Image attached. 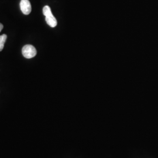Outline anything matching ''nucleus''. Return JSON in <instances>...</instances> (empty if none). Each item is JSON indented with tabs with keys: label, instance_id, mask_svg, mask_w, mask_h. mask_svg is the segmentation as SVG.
I'll return each instance as SVG.
<instances>
[{
	"label": "nucleus",
	"instance_id": "obj_1",
	"mask_svg": "<svg viewBox=\"0 0 158 158\" xmlns=\"http://www.w3.org/2000/svg\"><path fill=\"white\" fill-rule=\"evenodd\" d=\"M43 14L45 16L46 23L52 28L55 27L57 24L56 19L53 16L51 11V8L49 6H46L43 8Z\"/></svg>",
	"mask_w": 158,
	"mask_h": 158
},
{
	"label": "nucleus",
	"instance_id": "obj_2",
	"mask_svg": "<svg viewBox=\"0 0 158 158\" xmlns=\"http://www.w3.org/2000/svg\"><path fill=\"white\" fill-rule=\"evenodd\" d=\"M23 56L27 59H31L36 55L37 51L34 46L27 45L23 47L22 49Z\"/></svg>",
	"mask_w": 158,
	"mask_h": 158
},
{
	"label": "nucleus",
	"instance_id": "obj_3",
	"mask_svg": "<svg viewBox=\"0 0 158 158\" xmlns=\"http://www.w3.org/2000/svg\"><path fill=\"white\" fill-rule=\"evenodd\" d=\"M20 8L23 14L29 15L32 10V7L29 1L21 0L20 2Z\"/></svg>",
	"mask_w": 158,
	"mask_h": 158
},
{
	"label": "nucleus",
	"instance_id": "obj_4",
	"mask_svg": "<svg viewBox=\"0 0 158 158\" xmlns=\"http://www.w3.org/2000/svg\"><path fill=\"white\" fill-rule=\"evenodd\" d=\"M6 38H7V36L6 34H4L0 36V52L2 51L4 47V44H5Z\"/></svg>",
	"mask_w": 158,
	"mask_h": 158
},
{
	"label": "nucleus",
	"instance_id": "obj_5",
	"mask_svg": "<svg viewBox=\"0 0 158 158\" xmlns=\"http://www.w3.org/2000/svg\"><path fill=\"white\" fill-rule=\"evenodd\" d=\"M3 27H3V25L0 23V32H1V31H2V29H3Z\"/></svg>",
	"mask_w": 158,
	"mask_h": 158
}]
</instances>
